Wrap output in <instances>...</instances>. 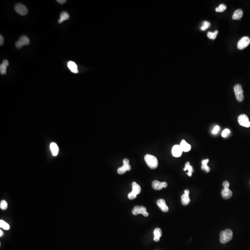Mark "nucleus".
I'll return each mask as SVG.
<instances>
[{
    "instance_id": "obj_13",
    "label": "nucleus",
    "mask_w": 250,
    "mask_h": 250,
    "mask_svg": "<svg viewBox=\"0 0 250 250\" xmlns=\"http://www.w3.org/2000/svg\"><path fill=\"white\" fill-rule=\"evenodd\" d=\"M222 197L223 199H228L231 198L233 195V192L229 189H223L222 191Z\"/></svg>"
},
{
    "instance_id": "obj_21",
    "label": "nucleus",
    "mask_w": 250,
    "mask_h": 250,
    "mask_svg": "<svg viewBox=\"0 0 250 250\" xmlns=\"http://www.w3.org/2000/svg\"><path fill=\"white\" fill-rule=\"evenodd\" d=\"M208 162H209V159H205V160H203L201 162V164H202V165H201V169L203 170V171H204L208 173V172H209L210 171V168L208 166Z\"/></svg>"
},
{
    "instance_id": "obj_10",
    "label": "nucleus",
    "mask_w": 250,
    "mask_h": 250,
    "mask_svg": "<svg viewBox=\"0 0 250 250\" xmlns=\"http://www.w3.org/2000/svg\"><path fill=\"white\" fill-rule=\"evenodd\" d=\"M152 186L154 190H162L163 188L167 187V183L166 182H160L155 180L152 182Z\"/></svg>"
},
{
    "instance_id": "obj_11",
    "label": "nucleus",
    "mask_w": 250,
    "mask_h": 250,
    "mask_svg": "<svg viewBox=\"0 0 250 250\" xmlns=\"http://www.w3.org/2000/svg\"><path fill=\"white\" fill-rule=\"evenodd\" d=\"M183 151L180 145H175L172 149V154L174 157L178 158L182 155Z\"/></svg>"
},
{
    "instance_id": "obj_2",
    "label": "nucleus",
    "mask_w": 250,
    "mask_h": 250,
    "mask_svg": "<svg viewBox=\"0 0 250 250\" xmlns=\"http://www.w3.org/2000/svg\"><path fill=\"white\" fill-rule=\"evenodd\" d=\"M144 160L147 165L152 169H155L158 166V161L156 157L150 154H147L144 156Z\"/></svg>"
},
{
    "instance_id": "obj_30",
    "label": "nucleus",
    "mask_w": 250,
    "mask_h": 250,
    "mask_svg": "<svg viewBox=\"0 0 250 250\" xmlns=\"http://www.w3.org/2000/svg\"><path fill=\"white\" fill-rule=\"evenodd\" d=\"M230 133V130L228 129H225L222 133V137L223 138L227 137Z\"/></svg>"
},
{
    "instance_id": "obj_17",
    "label": "nucleus",
    "mask_w": 250,
    "mask_h": 250,
    "mask_svg": "<svg viewBox=\"0 0 250 250\" xmlns=\"http://www.w3.org/2000/svg\"><path fill=\"white\" fill-rule=\"evenodd\" d=\"M9 65V63L7 60H4L2 62V64L0 65V72L2 75L6 74L7 71V68Z\"/></svg>"
},
{
    "instance_id": "obj_22",
    "label": "nucleus",
    "mask_w": 250,
    "mask_h": 250,
    "mask_svg": "<svg viewBox=\"0 0 250 250\" xmlns=\"http://www.w3.org/2000/svg\"><path fill=\"white\" fill-rule=\"evenodd\" d=\"M132 187H133L132 191L137 194H139L141 192V187L136 182H134L132 183Z\"/></svg>"
},
{
    "instance_id": "obj_16",
    "label": "nucleus",
    "mask_w": 250,
    "mask_h": 250,
    "mask_svg": "<svg viewBox=\"0 0 250 250\" xmlns=\"http://www.w3.org/2000/svg\"><path fill=\"white\" fill-rule=\"evenodd\" d=\"M180 146L181 147L182 150L184 152H188L191 149V146L188 144L185 140H183L181 141Z\"/></svg>"
},
{
    "instance_id": "obj_34",
    "label": "nucleus",
    "mask_w": 250,
    "mask_h": 250,
    "mask_svg": "<svg viewBox=\"0 0 250 250\" xmlns=\"http://www.w3.org/2000/svg\"><path fill=\"white\" fill-rule=\"evenodd\" d=\"M4 43V39L3 37L1 35L0 36V44H1V46H2L3 44Z\"/></svg>"
},
{
    "instance_id": "obj_27",
    "label": "nucleus",
    "mask_w": 250,
    "mask_h": 250,
    "mask_svg": "<svg viewBox=\"0 0 250 250\" xmlns=\"http://www.w3.org/2000/svg\"><path fill=\"white\" fill-rule=\"evenodd\" d=\"M0 227L2 228L3 229L6 230H8L10 229L9 225L8 223H6V222H5L4 221H2V220L0 221Z\"/></svg>"
},
{
    "instance_id": "obj_3",
    "label": "nucleus",
    "mask_w": 250,
    "mask_h": 250,
    "mask_svg": "<svg viewBox=\"0 0 250 250\" xmlns=\"http://www.w3.org/2000/svg\"><path fill=\"white\" fill-rule=\"evenodd\" d=\"M234 93L237 100L239 102L243 101L244 99L243 90L240 84H237L234 87Z\"/></svg>"
},
{
    "instance_id": "obj_37",
    "label": "nucleus",
    "mask_w": 250,
    "mask_h": 250,
    "mask_svg": "<svg viewBox=\"0 0 250 250\" xmlns=\"http://www.w3.org/2000/svg\"><path fill=\"white\" fill-rule=\"evenodd\" d=\"M3 232H2L1 230H0V236H2L3 235Z\"/></svg>"
},
{
    "instance_id": "obj_7",
    "label": "nucleus",
    "mask_w": 250,
    "mask_h": 250,
    "mask_svg": "<svg viewBox=\"0 0 250 250\" xmlns=\"http://www.w3.org/2000/svg\"><path fill=\"white\" fill-rule=\"evenodd\" d=\"M15 10L18 14L22 16H25L28 13V9L22 4H16L15 7Z\"/></svg>"
},
{
    "instance_id": "obj_12",
    "label": "nucleus",
    "mask_w": 250,
    "mask_h": 250,
    "mask_svg": "<svg viewBox=\"0 0 250 250\" xmlns=\"http://www.w3.org/2000/svg\"><path fill=\"white\" fill-rule=\"evenodd\" d=\"M157 205L159 207L160 209L164 212H167L168 211L169 208L166 202L164 199H159L157 202Z\"/></svg>"
},
{
    "instance_id": "obj_26",
    "label": "nucleus",
    "mask_w": 250,
    "mask_h": 250,
    "mask_svg": "<svg viewBox=\"0 0 250 250\" xmlns=\"http://www.w3.org/2000/svg\"><path fill=\"white\" fill-rule=\"evenodd\" d=\"M218 33V31H215L214 33L208 32V34H207V36H208L209 39H212V40H215L216 38Z\"/></svg>"
},
{
    "instance_id": "obj_6",
    "label": "nucleus",
    "mask_w": 250,
    "mask_h": 250,
    "mask_svg": "<svg viewBox=\"0 0 250 250\" xmlns=\"http://www.w3.org/2000/svg\"><path fill=\"white\" fill-rule=\"evenodd\" d=\"M30 43V40L28 37L26 35L21 36L19 40L15 43V46L18 49L22 48L24 46L28 45Z\"/></svg>"
},
{
    "instance_id": "obj_31",
    "label": "nucleus",
    "mask_w": 250,
    "mask_h": 250,
    "mask_svg": "<svg viewBox=\"0 0 250 250\" xmlns=\"http://www.w3.org/2000/svg\"><path fill=\"white\" fill-rule=\"evenodd\" d=\"M137 195V194H136L134 192H133V191H132V192H130V193L128 194V198L130 200H133V199L136 198Z\"/></svg>"
},
{
    "instance_id": "obj_29",
    "label": "nucleus",
    "mask_w": 250,
    "mask_h": 250,
    "mask_svg": "<svg viewBox=\"0 0 250 250\" xmlns=\"http://www.w3.org/2000/svg\"><path fill=\"white\" fill-rule=\"evenodd\" d=\"M0 208L3 210H5L7 209L8 203H7V202L6 201H5V200L1 201V203H0Z\"/></svg>"
},
{
    "instance_id": "obj_15",
    "label": "nucleus",
    "mask_w": 250,
    "mask_h": 250,
    "mask_svg": "<svg viewBox=\"0 0 250 250\" xmlns=\"http://www.w3.org/2000/svg\"><path fill=\"white\" fill-rule=\"evenodd\" d=\"M243 15V12L242 11V9H237L235 11L234 13H233L232 18L234 20H236V19L239 20V19H241Z\"/></svg>"
},
{
    "instance_id": "obj_35",
    "label": "nucleus",
    "mask_w": 250,
    "mask_h": 250,
    "mask_svg": "<svg viewBox=\"0 0 250 250\" xmlns=\"http://www.w3.org/2000/svg\"><path fill=\"white\" fill-rule=\"evenodd\" d=\"M57 1H58V2L59 3L62 4H64L65 3V2L67 1H66V0H58Z\"/></svg>"
},
{
    "instance_id": "obj_5",
    "label": "nucleus",
    "mask_w": 250,
    "mask_h": 250,
    "mask_svg": "<svg viewBox=\"0 0 250 250\" xmlns=\"http://www.w3.org/2000/svg\"><path fill=\"white\" fill-rule=\"evenodd\" d=\"M250 39L248 37L244 36L241 38L238 43L237 47L239 50H243L249 46Z\"/></svg>"
},
{
    "instance_id": "obj_24",
    "label": "nucleus",
    "mask_w": 250,
    "mask_h": 250,
    "mask_svg": "<svg viewBox=\"0 0 250 250\" xmlns=\"http://www.w3.org/2000/svg\"><path fill=\"white\" fill-rule=\"evenodd\" d=\"M184 171H188V172L187 174L189 176H192V173L194 172L193 167L190 165V162H187L185 165V167L183 169Z\"/></svg>"
},
{
    "instance_id": "obj_9",
    "label": "nucleus",
    "mask_w": 250,
    "mask_h": 250,
    "mask_svg": "<svg viewBox=\"0 0 250 250\" xmlns=\"http://www.w3.org/2000/svg\"><path fill=\"white\" fill-rule=\"evenodd\" d=\"M238 122L240 125L246 127H250V122L247 115L244 114L240 115L238 117Z\"/></svg>"
},
{
    "instance_id": "obj_1",
    "label": "nucleus",
    "mask_w": 250,
    "mask_h": 250,
    "mask_svg": "<svg viewBox=\"0 0 250 250\" xmlns=\"http://www.w3.org/2000/svg\"><path fill=\"white\" fill-rule=\"evenodd\" d=\"M233 237V233L232 230L226 229L220 233L219 240L221 243L226 244L232 240Z\"/></svg>"
},
{
    "instance_id": "obj_32",
    "label": "nucleus",
    "mask_w": 250,
    "mask_h": 250,
    "mask_svg": "<svg viewBox=\"0 0 250 250\" xmlns=\"http://www.w3.org/2000/svg\"><path fill=\"white\" fill-rule=\"evenodd\" d=\"M219 127L218 126H216L214 127V129L212 130V133L213 134H215L217 133L219 131Z\"/></svg>"
},
{
    "instance_id": "obj_23",
    "label": "nucleus",
    "mask_w": 250,
    "mask_h": 250,
    "mask_svg": "<svg viewBox=\"0 0 250 250\" xmlns=\"http://www.w3.org/2000/svg\"><path fill=\"white\" fill-rule=\"evenodd\" d=\"M181 199H182V204L185 206L189 204L190 201L189 195L184 194L182 195V197H181Z\"/></svg>"
},
{
    "instance_id": "obj_33",
    "label": "nucleus",
    "mask_w": 250,
    "mask_h": 250,
    "mask_svg": "<svg viewBox=\"0 0 250 250\" xmlns=\"http://www.w3.org/2000/svg\"><path fill=\"white\" fill-rule=\"evenodd\" d=\"M223 186L225 189H229L230 186V183L227 181H225L223 182Z\"/></svg>"
},
{
    "instance_id": "obj_20",
    "label": "nucleus",
    "mask_w": 250,
    "mask_h": 250,
    "mask_svg": "<svg viewBox=\"0 0 250 250\" xmlns=\"http://www.w3.org/2000/svg\"><path fill=\"white\" fill-rule=\"evenodd\" d=\"M69 18V14L66 12H62L60 14V18L58 20L59 23H62L64 21L68 19Z\"/></svg>"
},
{
    "instance_id": "obj_25",
    "label": "nucleus",
    "mask_w": 250,
    "mask_h": 250,
    "mask_svg": "<svg viewBox=\"0 0 250 250\" xmlns=\"http://www.w3.org/2000/svg\"><path fill=\"white\" fill-rule=\"evenodd\" d=\"M226 9V6L224 4H221L218 7L215 8V11L217 12H223Z\"/></svg>"
},
{
    "instance_id": "obj_8",
    "label": "nucleus",
    "mask_w": 250,
    "mask_h": 250,
    "mask_svg": "<svg viewBox=\"0 0 250 250\" xmlns=\"http://www.w3.org/2000/svg\"><path fill=\"white\" fill-rule=\"evenodd\" d=\"M132 213L135 215L141 214L145 217H147L149 215V214L147 212V209L144 206H135L132 210Z\"/></svg>"
},
{
    "instance_id": "obj_36",
    "label": "nucleus",
    "mask_w": 250,
    "mask_h": 250,
    "mask_svg": "<svg viewBox=\"0 0 250 250\" xmlns=\"http://www.w3.org/2000/svg\"><path fill=\"white\" fill-rule=\"evenodd\" d=\"M184 194H187V195H189L190 194V191H189L188 190H184Z\"/></svg>"
},
{
    "instance_id": "obj_19",
    "label": "nucleus",
    "mask_w": 250,
    "mask_h": 250,
    "mask_svg": "<svg viewBox=\"0 0 250 250\" xmlns=\"http://www.w3.org/2000/svg\"><path fill=\"white\" fill-rule=\"evenodd\" d=\"M154 240L156 242H158L160 240V238L162 235L161 230L159 228H156L154 231Z\"/></svg>"
},
{
    "instance_id": "obj_4",
    "label": "nucleus",
    "mask_w": 250,
    "mask_h": 250,
    "mask_svg": "<svg viewBox=\"0 0 250 250\" xmlns=\"http://www.w3.org/2000/svg\"><path fill=\"white\" fill-rule=\"evenodd\" d=\"M123 166L119 168L117 172L120 175L125 174L127 171L131 170V167L129 165V160L127 158H125L123 161Z\"/></svg>"
},
{
    "instance_id": "obj_28",
    "label": "nucleus",
    "mask_w": 250,
    "mask_h": 250,
    "mask_svg": "<svg viewBox=\"0 0 250 250\" xmlns=\"http://www.w3.org/2000/svg\"><path fill=\"white\" fill-rule=\"evenodd\" d=\"M210 23H209V22L207 21H205L203 23V25L201 27V30L202 31H205L206 29L208 28V27L210 26Z\"/></svg>"
},
{
    "instance_id": "obj_14",
    "label": "nucleus",
    "mask_w": 250,
    "mask_h": 250,
    "mask_svg": "<svg viewBox=\"0 0 250 250\" xmlns=\"http://www.w3.org/2000/svg\"><path fill=\"white\" fill-rule=\"evenodd\" d=\"M67 66L72 73H77L78 72L77 65L74 62L72 61H69L67 63Z\"/></svg>"
},
{
    "instance_id": "obj_18",
    "label": "nucleus",
    "mask_w": 250,
    "mask_h": 250,
    "mask_svg": "<svg viewBox=\"0 0 250 250\" xmlns=\"http://www.w3.org/2000/svg\"><path fill=\"white\" fill-rule=\"evenodd\" d=\"M50 149L51 150V152H52L53 156H56L58 154V151H59V149H58V146H57L55 143L52 142L50 144Z\"/></svg>"
}]
</instances>
